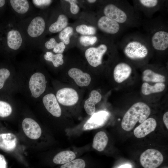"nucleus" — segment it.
Returning <instances> with one entry per match:
<instances>
[{
	"mask_svg": "<svg viewBox=\"0 0 168 168\" xmlns=\"http://www.w3.org/2000/svg\"><path fill=\"white\" fill-rule=\"evenodd\" d=\"M132 71L131 67L128 63L121 62L117 64L113 71L114 79L116 82L121 83L127 79Z\"/></svg>",
	"mask_w": 168,
	"mask_h": 168,
	"instance_id": "ddd939ff",
	"label": "nucleus"
},
{
	"mask_svg": "<svg viewBox=\"0 0 168 168\" xmlns=\"http://www.w3.org/2000/svg\"><path fill=\"white\" fill-rule=\"evenodd\" d=\"M22 127L25 134L30 139H36L41 135L42 131L40 126L31 118H26L24 119L22 122Z\"/></svg>",
	"mask_w": 168,
	"mask_h": 168,
	"instance_id": "f8f14e48",
	"label": "nucleus"
},
{
	"mask_svg": "<svg viewBox=\"0 0 168 168\" xmlns=\"http://www.w3.org/2000/svg\"><path fill=\"white\" fill-rule=\"evenodd\" d=\"M17 142L16 136L11 133L0 134V149L6 152L13 151L16 148Z\"/></svg>",
	"mask_w": 168,
	"mask_h": 168,
	"instance_id": "f3484780",
	"label": "nucleus"
},
{
	"mask_svg": "<svg viewBox=\"0 0 168 168\" xmlns=\"http://www.w3.org/2000/svg\"><path fill=\"white\" fill-rule=\"evenodd\" d=\"M5 0H0V7L3 6L5 4Z\"/></svg>",
	"mask_w": 168,
	"mask_h": 168,
	"instance_id": "a19ab883",
	"label": "nucleus"
},
{
	"mask_svg": "<svg viewBox=\"0 0 168 168\" xmlns=\"http://www.w3.org/2000/svg\"><path fill=\"white\" fill-rule=\"evenodd\" d=\"M163 120L166 128L168 129V112H166L163 115Z\"/></svg>",
	"mask_w": 168,
	"mask_h": 168,
	"instance_id": "58836bf2",
	"label": "nucleus"
},
{
	"mask_svg": "<svg viewBox=\"0 0 168 168\" xmlns=\"http://www.w3.org/2000/svg\"><path fill=\"white\" fill-rule=\"evenodd\" d=\"M58 101L65 106H72L77 102L79 96L74 89L66 87L61 89L58 91L56 94Z\"/></svg>",
	"mask_w": 168,
	"mask_h": 168,
	"instance_id": "1a4fd4ad",
	"label": "nucleus"
},
{
	"mask_svg": "<svg viewBox=\"0 0 168 168\" xmlns=\"http://www.w3.org/2000/svg\"><path fill=\"white\" fill-rule=\"evenodd\" d=\"M56 42L55 39L51 38L49 40L46 41L45 44V47L48 49H54L57 44Z\"/></svg>",
	"mask_w": 168,
	"mask_h": 168,
	"instance_id": "c9c22d12",
	"label": "nucleus"
},
{
	"mask_svg": "<svg viewBox=\"0 0 168 168\" xmlns=\"http://www.w3.org/2000/svg\"><path fill=\"white\" fill-rule=\"evenodd\" d=\"M102 98L101 94L97 91H91L90 97L85 102L84 108L87 114L91 115L95 112V105L100 101Z\"/></svg>",
	"mask_w": 168,
	"mask_h": 168,
	"instance_id": "6ab92c4d",
	"label": "nucleus"
},
{
	"mask_svg": "<svg viewBox=\"0 0 168 168\" xmlns=\"http://www.w3.org/2000/svg\"><path fill=\"white\" fill-rule=\"evenodd\" d=\"M108 46L105 43H102L96 47L89 48L85 52V56L89 64L94 67H96L102 64L104 55L107 52Z\"/></svg>",
	"mask_w": 168,
	"mask_h": 168,
	"instance_id": "423d86ee",
	"label": "nucleus"
},
{
	"mask_svg": "<svg viewBox=\"0 0 168 168\" xmlns=\"http://www.w3.org/2000/svg\"><path fill=\"white\" fill-rule=\"evenodd\" d=\"M109 115L108 112L104 110L95 113L85 124L83 129L88 130L103 127L108 120Z\"/></svg>",
	"mask_w": 168,
	"mask_h": 168,
	"instance_id": "9d476101",
	"label": "nucleus"
},
{
	"mask_svg": "<svg viewBox=\"0 0 168 168\" xmlns=\"http://www.w3.org/2000/svg\"><path fill=\"white\" fill-rule=\"evenodd\" d=\"M65 48L64 44L61 41L57 43L53 49V51L57 54H62L64 52Z\"/></svg>",
	"mask_w": 168,
	"mask_h": 168,
	"instance_id": "f704fd0d",
	"label": "nucleus"
},
{
	"mask_svg": "<svg viewBox=\"0 0 168 168\" xmlns=\"http://www.w3.org/2000/svg\"><path fill=\"white\" fill-rule=\"evenodd\" d=\"M65 1L68 2L70 4V11L72 13L74 14H77L79 10V7L76 3V0H66Z\"/></svg>",
	"mask_w": 168,
	"mask_h": 168,
	"instance_id": "72a5a7b5",
	"label": "nucleus"
},
{
	"mask_svg": "<svg viewBox=\"0 0 168 168\" xmlns=\"http://www.w3.org/2000/svg\"><path fill=\"white\" fill-rule=\"evenodd\" d=\"M10 75V71L6 68L0 69V89L3 87L5 82Z\"/></svg>",
	"mask_w": 168,
	"mask_h": 168,
	"instance_id": "473e14b6",
	"label": "nucleus"
},
{
	"mask_svg": "<svg viewBox=\"0 0 168 168\" xmlns=\"http://www.w3.org/2000/svg\"><path fill=\"white\" fill-rule=\"evenodd\" d=\"M85 166L84 161L82 159L78 158L63 164L60 168H85Z\"/></svg>",
	"mask_w": 168,
	"mask_h": 168,
	"instance_id": "c756f323",
	"label": "nucleus"
},
{
	"mask_svg": "<svg viewBox=\"0 0 168 168\" xmlns=\"http://www.w3.org/2000/svg\"><path fill=\"white\" fill-rule=\"evenodd\" d=\"M134 7L127 1H119L105 5L103 9L104 16L122 26H137L140 23L138 13Z\"/></svg>",
	"mask_w": 168,
	"mask_h": 168,
	"instance_id": "f257e3e1",
	"label": "nucleus"
},
{
	"mask_svg": "<svg viewBox=\"0 0 168 168\" xmlns=\"http://www.w3.org/2000/svg\"><path fill=\"white\" fill-rule=\"evenodd\" d=\"M117 168H132V166L130 164H126L122 165Z\"/></svg>",
	"mask_w": 168,
	"mask_h": 168,
	"instance_id": "ea45409f",
	"label": "nucleus"
},
{
	"mask_svg": "<svg viewBox=\"0 0 168 168\" xmlns=\"http://www.w3.org/2000/svg\"><path fill=\"white\" fill-rule=\"evenodd\" d=\"M108 141V137L105 132L100 131L97 133L93 138L92 147L99 152L103 151Z\"/></svg>",
	"mask_w": 168,
	"mask_h": 168,
	"instance_id": "aec40b11",
	"label": "nucleus"
},
{
	"mask_svg": "<svg viewBox=\"0 0 168 168\" xmlns=\"http://www.w3.org/2000/svg\"><path fill=\"white\" fill-rule=\"evenodd\" d=\"M44 57L45 60L52 62L53 65L55 67H58L64 63L63 59V56L62 54H54L51 52H47L44 54Z\"/></svg>",
	"mask_w": 168,
	"mask_h": 168,
	"instance_id": "bb28decb",
	"label": "nucleus"
},
{
	"mask_svg": "<svg viewBox=\"0 0 168 168\" xmlns=\"http://www.w3.org/2000/svg\"><path fill=\"white\" fill-rule=\"evenodd\" d=\"M96 0H88L87 1L90 3H93L96 2Z\"/></svg>",
	"mask_w": 168,
	"mask_h": 168,
	"instance_id": "79ce46f5",
	"label": "nucleus"
},
{
	"mask_svg": "<svg viewBox=\"0 0 168 168\" xmlns=\"http://www.w3.org/2000/svg\"><path fill=\"white\" fill-rule=\"evenodd\" d=\"M162 1L158 0H139L135 1L137 11L140 10L147 15H152L163 6Z\"/></svg>",
	"mask_w": 168,
	"mask_h": 168,
	"instance_id": "9b49d317",
	"label": "nucleus"
},
{
	"mask_svg": "<svg viewBox=\"0 0 168 168\" xmlns=\"http://www.w3.org/2000/svg\"><path fill=\"white\" fill-rule=\"evenodd\" d=\"M97 25L102 32L113 35L119 34L123 28L121 25L105 16L99 18L97 22Z\"/></svg>",
	"mask_w": 168,
	"mask_h": 168,
	"instance_id": "6e6552de",
	"label": "nucleus"
},
{
	"mask_svg": "<svg viewBox=\"0 0 168 168\" xmlns=\"http://www.w3.org/2000/svg\"><path fill=\"white\" fill-rule=\"evenodd\" d=\"M153 21L148 25L147 35L153 50L165 52L168 48V31L167 26L159 21Z\"/></svg>",
	"mask_w": 168,
	"mask_h": 168,
	"instance_id": "20e7f679",
	"label": "nucleus"
},
{
	"mask_svg": "<svg viewBox=\"0 0 168 168\" xmlns=\"http://www.w3.org/2000/svg\"><path fill=\"white\" fill-rule=\"evenodd\" d=\"M68 74L72 78L76 83L80 86H88L91 81V76L88 73L83 72L76 68H72L68 71Z\"/></svg>",
	"mask_w": 168,
	"mask_h": 168,
	"instance_id": "dca6fc26",
	"label": "nucleus"
},
{
	"mask_svg": "<svg viewBox=\"0 0 168 168\" xmlns=\"http://www.w3.org/2000/svg\"><path fill=\"white\" fill-rule=\"evenodd\" d=\"M12 112L11 105L6 102L0 100V117H6L9 116Z\"/></svg>",
	"mask_w": 168,
	"mask_h": 168,
	"instance_id": "7c9ffc66",
	"label": "nucleus"
},
{
	"mask_svg": "<svg viewBox=\"0 0 168 168\" xmlns=\"http://www.w3.org/2000/svg\"><path fill=\"white\" fill-rule=\"evenodd\" d=\"M0 168H7V163L4 156L0 154Z\"/></svg>",
	"mask_w": 168,
	"mask_h": 168,
	"instance_id": "4c0bfd02",
	"label": "nucleus"
},
{
	"mask_svg": "<svg viewBox=\"0 0 168 168\" xmlns=\"http://www.w3.org/2000/svg\"><path fill=\"white\" fill-rule=\"evenodd\" d=\"M73 29L71 26H68L60 33L59 37L64 44H68L70 42V36L73 34Z\"/></svg>",
	"mask_w": 168,
	"mask_h": 168,
	"instance_id": "c85d7f7f",
	"label": "nucleus"
},
{
	"mask_svg": "<svg viewBox=\"0 0 168 168\" xmlns=\"http://www.w3.org/2000/svg\"><path fill=\"white\" fill-rule=\"evenodd\" d=\"M142 80L145 82L154 83L164 82H165V77L156 73L150 69H146L142 73Z\"/></svg>",
	"mask_w": 168,
	"mask_h": 168,
	"instance_id": "4be33fe9",
	"label": "nucleus"
},
{
	"mask_svg": "<svg viewBox=\"0 0 168 168\" xmlns=\"http://www.w3.org/2000/svg\"><path fill=\"white\" fill-rule=\"evenodd\" d=\"M151 112L150 108L145 103L138 102L134 104L124 116L122 128L126 131H130L138 122L141 124L147 119Z\"/></svg>",
	"mask_w": 168,
	"mask_h": 168,
	"instance_id": "7ed1b4c3",
	"label": "nucleus"
},
{
	"mask_svg": "<svg viewBox=\"0 0 168 168\" xmlns=\"http://www.w3.org/2000/svg\"><path fill=\"white\" fill-rule=\"evenodd\" d=\"M164 157L162 153L154 149H148L141 154L140 161L144 168H157L162 163Z\"/></svg>",
	"mask_w": 168,
	"mask_h": 168,
	"instance_id": "39448f33",
	"label": "nucleus"
},
{
	"mask_svg": "<svg viewBox=\"0 0 168 168\" xmlns=\"http://www.w3.org/2000/svg\"><path fill=\"white\" fill-rule=\"evenodd\" d=\"M119 47L126 57L134 61L145 58L153 50L147 36L138 34L126 36Z\"/></svg>",
	"mask_w": 168,
	"mask_h": 168,
	"instance_id": "f03ea898",
	"label": "nucleus"
},
{
	"mask_svg": "<svg viewBox=\"0 0 168 168\" xmlns=\"http://www.w3.org/2000/svg\"><path fill=\"white\" fill-rule=\"evenodd\" d=\"M47 82L45 77L42 73L36 72L33 74L29 82L31 96L35 98L40 97L44 92Z\"/></svg>",
	"mask_w": 168,
	"mask_h": 168,
	"instance_id": "0eeeda50",
	"label": "nucleus"
},
{
	"mask_svg": "<svg viewBox=\"0 0 168 168\" xmlns=\"http://www.w3.org/2000/svg\"><path fill=\"white\" fill-rule=\"evenodd\" d=\"M165 87L166 85L164 82L156 83L152 85L144 82L142 86L141 91L144 95H148L152 93L161 92L165 89Z\"/></svg>",
	"mask_w": 168,
	"mask_h": 168,
	"instance_id": "b1692460",
	"label": "nucleus"
},
{
	"mask_svg": "<svg viewBox=\"0 0 168 168\" xmlns=\"http://www.w3.org/2000/svg\"><path fill=\"white\" fill-rule=\"evenodd\" d=\"M97 40L96 36L82 35L79 39V42L83 46H87L95 44Z\"/></svg>",
	"mask_w": 168,
	"mask_h": 168,
	"instance_id": "2f4dec72",
	"label": "nucleus"
},
{
	"mask_svg": "<svg viewBox=\"0 0 168 168\" xmlns=\"http://www.w3.org/2000/svg\"><path fill=\"white\" fill-rule=\"evenodd\" d=\"M76 30L77 32L83 35H94L96 31L94 27L88 26L85 24H81L77 26Z\"/></svg>",
	"mask_w": 168,
	"mask_h": 168,
	"instance_id": "cd10ccee",
	"label": "nucleus"
},
{
	"mask_svg": "<svg viewBox=\"0 0 168 168\" xmlns=\"http://www.w3.org/2000/svg\"><path fill=\"white\" fill-rule=\"evenodd\" d=\"M22 40L20 33L17 30L9 31L7 35V44L8 47L14 50H17L20 47Z\"/></svg>",
	"mask_w": 168,
	"mask_h": 168,
	"instance_id": "412c9836",
	"label": "nucleus"
},
{
	"mask_svg": "<svg viewBox=\"0 0 168 168\" xmlns=\"http://www.w3.org/2000/svg\"><path fill=\"white\" fill-rule=\"evenodd\" d=\"M76 157L75 153L70 150L61 151L54 157L53 162L57 164H64L74 160Z\"/></svg>",
	"mask_w": 168,
	"mask_h": 168,
	"instance_id": "5701e85b",
	"label": "nucleus"
},
{
	"mask_svg": "<svg viewBox=\"0 0 168 168\" xmlns=\"http://www.w3.org/2000/svg\"><path fill=\"white\" fill-rule=\"evenodd\" d=\"M157 126L156 120L152 118L147 119L134 130L135 136L138 138L144 137L153 131Z\"/></svg>",
	"mask_w": 168,
	"mask_h": 168,
	"instance_id": "2eb2a0df",
	"label": "nucleus"
},
{
	"mask_svg": "<svg viewBox=\"0 0 168 168\" xmlns=\"http://www.w3.org/2000/svg\"><path fill=\"white\" fill-rule=\"evenodd\" d=\"M11 4L14 10L18 13L24 14L29 8V2L26 0H10Z\"/></svg>",
	"mask_w": 168,
	"mask_h": 168,
	"instance_id": "a878e982",
	"label": "nucleus"
},
{
	"mask_svg": "<svg viewBox=\"0 0 168 168\" xmlns=\"http://www.w3.org/2000/svg\"><path fill=\"white\" fill-rule=\"evenodd\" d=\"M45 22L44 19L38 16L31 21L27 29V33L31 37H35L41 35L45 28Z\"/></svg>",
	"mask_w": 168,
	"mask_h": 168,
	"instance_id": "a211bd4d",
	"label": "nucleus"
},
{
	"mask_svg": "<svg viewBox=\"0 0 168 168\" xmlns=\"http://www.w3.org/2000/svg\"><path fill=\"white\" fill-rule=\"evenodd\" d=\"M33 3L37 6L47 5L49 4L51 2V0H33Z\"/></svg>",
	"mask_w": 168,
	"mask_h": 168,
	"instance_id": "e433bc0d",
	"label": "nucleus"
},
{
	"mask_svg": "<svg viewBox=\"0 0 168 168\" xmlns=\"http://www.w3.org/2000/svg\"><path fill=\"white\" fill-rule=\"evenodd\" d=\"M42 101L46 109L52 115L58 117L61 116V108L56 96L53 94H48L44 96Z\"/></svg>",
	"mask_w": 168,
	"mask_h": 168,
	"instance_id": "4468645a",
	"label": "nucleus"
},
{
	"mask_svg": "<svg viewBox=\"0 0 168 168\" xmlns=\"http://www.w3.org/2000/svg\"><path fill=\"white\" fill-rule=\"evenodd\" d=\"M68 23V19L67 16L64 14H60L58 16L57 21L50 26L49 30L53 33L60 32L67 27Z\"/></svg>",
	"mask_w": 168,
	"mask_h": 168,
	"instance_id": "393cba45",
	"label": "nucleus"
}]
</instances>
